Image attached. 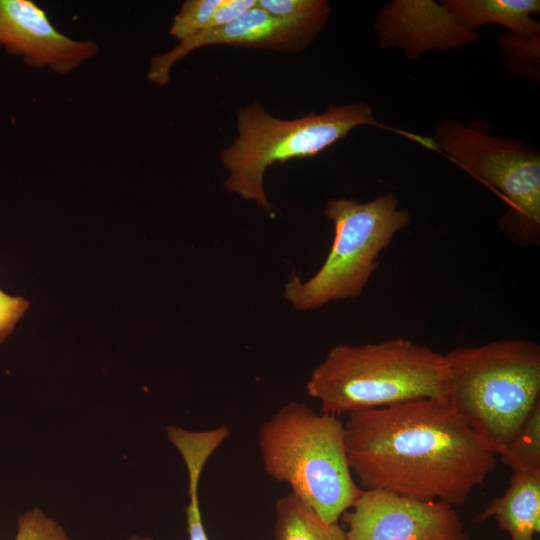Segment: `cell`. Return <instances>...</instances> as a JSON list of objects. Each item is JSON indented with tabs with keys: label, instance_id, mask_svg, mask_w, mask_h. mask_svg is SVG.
<instances>
[{
	"label": "cell",
	"instance_id": "cell-20",
	"mask_svg": "<svg viewBox=\"0 0 540 540\" xmlns=\"http://www.w3.org/2000/svg\"><path fill=\"white\" fill-rule=\"evenodd\" d=\"M14 540H70L63 527L39 508L19 516Z\"/></svg>",
	"mask_w": 540,
	"mask_h": 540
},
{
	"label": "cell",
	"instance_id": "cell-6",
	"mask_svg": "<svg viewBox=\"0 0 540 540\" xmlns=\"http://www.w3.org/2000/svg\"><path fill=\"white\" fill-rule=\"evenodd\" d=\"M325 215L334 225L331 249L319 270L301 281L292 272L284 297L299 311H310L330 301L359 297L378 268V258L394 236L410 222L394 193L369 202L331 199Z\"/></svg>",
	"mask_w": 540,
	"mask_h": 540
},
{
	"label": "cell",
	"instance_id": "cell-2",
	"mask_svg": "<svg viewBox=\"0 0 540 540\" xmlns=\"http://www.w3.org/2000/svg\"><path fill=\"white\" fill-rule=\"evenodd\" d=\"M445 399L496 455L540 405V347L502 339L444 355Z\"/></svg>",
	"mask_w": 540,
	"mask_h": 540
},
{
	"label": "cell",
	"instance_id": "cell-16",
	"mask_svg": "<svg viewBox=\"0 0 540 540\" xmlns=\"http://www.w3.org/2000/svg\"><path fill=\"white\" fill-rule=\"evenodd\" d=\"M498 455L513 472L540 473V405Z\"/></svg>",
	"mask_w": 540,
	"mask_h": 540
},
{
	"label": "cell",
	"instance_id": "cell-21",
	"mask_svg": "<svg viewBox=\"0 0 540 540\" xmlns=\"http://www.w3.org/2000/svg\"><path fill=\"white\" fill-rule=\"evenodd\" d=\"M28 306L29 302L26 299L10 296L0 290V343L12 332Z\"/></svg>",
	"mask_w": 540,
	"mask_h": 540
},
{
	"label": "cell",
	"instance_id": "cell-10",
	"mask_svg": "<svg viewBox=\"0 0 540 540\" xmlns=\"http://www.w3.org/2000/svg\"><path fill=\"white\" fill-rule=\"evenodd\" d=\"M0 45L22 55L33 68L48 67L67 75L98 54L93 41L74 40L59 32L46 12L30 0H0Z\"/></svg>",
	"mask_w": 540,
	"mask_h": 540
},
{
	"label": "cell",
	"instance_id": "cell-1",
	"mask_svg": "<svg viewBox=\"0 0 540 540\" xmlns=\"http://www.w3.org/2000/svg\"><path fill=\"white\" fill-rule=\"evenodd\" d=\"M344 430L362 490L457 506L497 465V455L445 398L351 412Z\"/></svg>",
	"mask_w": 540,
	"mask_h": 540
},
{
	"label": "cell",
	"instance_id": "cell-14",
	"mask_svg": "<svg viewBox=\"0 0 540 540\" xmlns=\"http://www.w3.org/2000/svg\"><path fill=\"white\" fill-rule=\"evenodd\" d=\"M272 540H347L339 522L322 521L291 492L275 504Z\"/></svg>",
	"mask_w": 540,
	"mask_h": 540
},
{
	"label": "cell",
	"instance_id": "cell-15",
	"mask_svg": "<svg viewBox=\"0 0 540 540\" xmlns=\"http://www.w3.org/2000/svg\"><path fill=\"white\" fill-rule=\"evenodd\" d=\"M177 450L188 473L189 502L185 507L188 540H209L201 516L199 482L206 462L214 453V447L207 440L194 437L182 441Z\"/></svg>",
	"mask_w": 540,
	"mask_h": 540
},
{
	"label": "cell",
	"instance_id": "cell-9",
	"mask_svg": "<svg viewBox=\"0 0 540 540\" xmlns=\"http://www.w3.org/2000/svg\"><path fill=\"white\" fill-rule=\"evenodd\" d=\"M323 26L322 23L272 16L256 3V6L234 21L199 33L179 42L170 51L155 55L151 60L147 78L158 86L167 85L173 65L203 46L222 44L282 51L301 50L312 42Z\"/></svg>",
	"mask_w": 540,
	"mask_h": 540
},
{
	"label": "cell",
	"instance_id": "cell-17",
	"mask_svg": "<svg viewBox=\"0 0 540 540\" xmlns=\"http://www.w3.org/2000/svg\"><path fill=\"white\" fill-rule=\"evenodd\" d=\"M496 46L514 76L529 77L540 83V36L498 33Z\"/></svg>",
	"mask_w": 540,
	"mask_h": 540
},
{
	"label": "cell",
	"instance_id": "cell-8",
	"mask_svg": "<svg viewBox=\"0 0 540 540\" xmlns=\"http://www.w3.org/2000/svg\"><path fill=\"white\" fill-rule=\"evenodd\" d=\"M347 540H472L454 506L362 490L341 518Z\"/></svg>",
	"mask_w": 540,
	"mask_h": 540
},
{
	"label": "cell",
	"instance_id": "cell-5",
	"mask_svg": "<svg viewBox=\"0 0 540 540\" xmlns=\"http://www.w3.org/2000/svg\"><path fill=\"white\" fill-rule=\"evenodd\" d=\"M364 125L379 126L364 102L330 106L322 114L309 113L294 120L277 119L256 103L239 108L238 137L221 153V162L229 171L225 187L269 211L272 206L263 185L267 167L314 157Z\"/></svg>",
	"mask_w": 540,
	"mask_h": 540
},
{
	"label": "cell",
	"instance_id": "cell-3",
	"mask_svg": "<svg viewBox=\"0 0 540 540\" xmlns=\"http://www.w3.org/2000/svg\"><path fill=\"white\" fill-rule=\"evenodd\" d=\"M321 412L338 416L422 398H445L443 354L407 338L332 347L306 384Z\"/></svg>",
	"mask_w": 540,
	"mask_h": 540
},
{
	"label": "cell",
	"instance_id": "cell-12",
	"mask_svg": "<svg viewBox=\"0 0 540 540\" xmlns=\"http://www.w3.org/2000/svg\"><path fill=\"white\" fill-rule=\"evenodd\" d=\"M495 518L510 540H536L540 532V473L513 472L505 492L494 498L474 521Z\"/></svg>",
	"mask_w": 540,
	"mask_h": 540
},
{
	"label": "cell",
	"instance_id": "cell-11",
	"mask_svg": "<svg viewBox=\"0 0 540 540\" xmlns=\"http://www.w3.org/2000/svg\"><path fill=\"white\" fill-rule=\"evenodd\" d=\"M374 29L382 49L399 48L410 61L430 50L459 49L479 37L432 0L390 1L376 14Z\"/></svg>",
	"mask_w": 540,
	"mask_h": 540
},
{
	"label": "cell",
	"instance_id": "cell-18",
	"mask_svg": "<svg viewBox=\"0 0 540 540\" xmlns=\"http://www.w3.org/2000/svg\"><path fill=\"white\" fill-rule=\"evenodd\" d=\"M222 2L223 0H187L183 2L179 12L173 18L170 34L181 42L204 32Z\"/></svg>",
	"mask_w": 540,
	"mask_h": 540
},
{
	"label": "cell",
	"instance_id": "cell-13",
	"mask_svg": "<svg viewBox=\"0 0 540 540\" xmlns=\"http://www.w3.org/2000/svg\"><path fill=\"white\" fill-rule=\"evenodd\" d=\"M441 4L463 28L475 31L485 24L504 26L522 36H540L539 0H444Z\"/></svg>",
	"mask_w": 540,
	"mask_h": 540
},
{
	"label": "cell",
	"instance_id": "cell-4",
	"mask_svg": "<svg viewBox=\"0 0 540 540\" xmlns=\"http://www.w3.org/2000/svg\"><path fill=\"white\" fill-rule=\"evenodd\" d=\"M258 446L265 472L326 523L339 522L362 492L337 416L290 402L260 426Z\"/></svg>",
	"mask_w": 540,
	"mask_h": 540
},
{
	"label": "cell",
	"instance_id": "cell-19",
	"mask_svg": "<svg viewBox=\"0 0 540 540\" xmlns=\"http://www.w3.org/2000/svg\"><path fill=\"white\" fill-rule=\"evenodd\" d=\"M257 6L275 17L322 24L331 13L325 0H257Z\"/></svg>",
	"mask_w": 540,
	"mask_h": 540
},
{
	"label": "cell",
	"instance_id": "cell-7",
	"mask_svg": "<svg viewBox=\"0 0 540 540\" xmlns=\"http://www.w3.org/2000/svg\"><path fill=\"white\" fill-rule=\"evenodd\" d=\"M436 143L455 165L497 193L508 206L499 225L519 245L540 239V153L531 143L494 136L488 122L445 120Z\"/></svg>",
	"mask_w": 540,
	"mask_h": 540
}]
</instances>
